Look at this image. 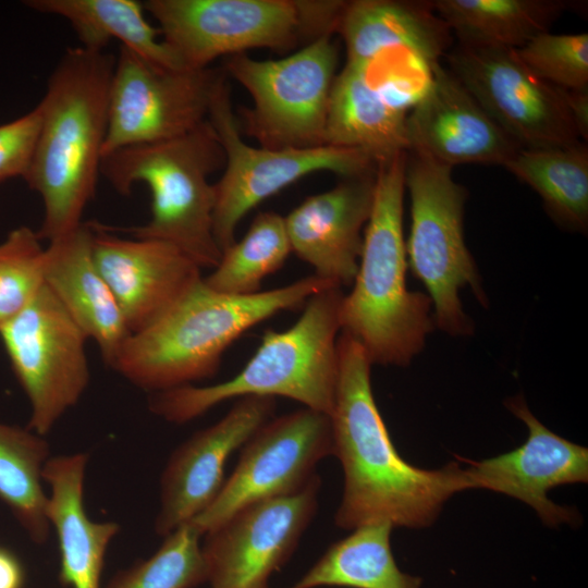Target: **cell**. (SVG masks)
I'll list each match as a JSON object with an SVG mask.
<instances>
[{"label":"cell","mask_w":588,"mask_h":588,"mask_svg":"<svg viewBox=\"0 0 588 588\" xmlns=\"http://www.w3.org/2000/svg\"><path fill=\"white\" fill-rule=\"evenodd\" d=\"M93 225L94 260L131 333L158 319L199 280L200 267L175 246L154 238H123Z\"/></svg>","instance_id":"cell-19"},{"label":"cell","mask_w":588,"mask_h":588,"mask_svg":"<svg viewBox=\"0 0 588 588\" xmlns=\"http://www.w3.org/2000/svg\"><path fill=\"white\" fill-rule=\"evenodd\" d=\"M343 296L339 286L311 295L293 326L265 332L254 355L234 377L215 384H188L152 393L149 409L180 425L229 400L281 396L330 416L339 378L338 333Z\"/></svg>","instance_id":"cell-5"},{"label":"cell","mask_w":588,"mask_h":588,"mask_svg":"<svg viewBox=\"0 0 588 588\" xmlns=\"http://www.w3.org/2000/svg\"><path fill=\"white\" fill-rule=\"evenodd\" d=\"M333 283L308 275L252 295L209 289L203 278L172 307L124 342L111 368L133 385L158 393L212 378L226 348L275 314L304 306Z\"/></svg>","instance_id":"cell-3"},{"label":"cell","mask_w":588,"mask_h":588,"mask_svg":"<svg viewBox=\"0 0 588 588\" xmlns=\"http://www.w3.org/2000/svg\"><path fill=\"white\" fill-rule=\"evenodd\" d=\"M506 408L527 429L526 441L497 456L474 461L456 455L473 489H485L516 499L531 507L549 527L575 526L579 515L572 506L556 504L550 490L588 481V450L548 429L528 408L522 395L507 399Z\"/></svg>","instance_id":"cell-16"},{"label":"cell","mask_w":588,"mask_h":588,"mask_svg":"<svg viewBox=\"0 0 588 588\" xmlns=\"http://www.w3.org/2000/svg\"><path fill=\"white\" fill-rule=\"evenodd\" d=\"M28 8L66 20L82 47L105 51L117 39L145 60L169 69H184L173 52L159 40L145 19L143 2L135 0H28ZM187 70V69H186Z\"/></svg>","instance_id":"cell-25"},{"label":"cell","mask_w":588,"mask_h":588,"mask_svg":"<svg viewBox=\"0 0 588 588\" xmlns=\"http://www.w3.org/2000/svg\"><path fill=\"white\" fill-rule=\"evenodd\" d=\"M393 529L370 524L351 530L286 588H421V578L403 572L394 559Z\"/></svg>","instance_id":"cell-27"},{"label":"cell","mask_w":588,"mask_h":588,"mask_svg":"<svg viewBox=\"0 0 588 588\" xmlns=\"http://www.w3.org/2000/svg\"><path fill=\"white\" fill-rule=\"evenodd\" d=\"M275 399L235 400L215 424L195 432L170 455L160 477L155 532L164 538L204 512L224 483L231 455L273 417Z\"/></svg>","instance_id":"cell-17"},{"label":"cell","mask_w":588,"mask_h":588,"mask_svg":"<svg viewBox=\"0 0 588 588\" xmlns=\"http://www.w3.org/2000/svg\"><path fill=\"white\" fill-rule=\"evenodd\" d=\"M45 250L36 231L16 228L0 243V324L22 310L45 284Z\"/></svg>","instance_id":"cell-32"},{"label":"cell","mask_w":588,"mask_h":588,"mask_svg":"<svg viewBox=\"0 0 588 588\" xmlns=\"http://www.w3.org/2000/svg\"><path fill=\"white\" fill-rule=\"evenodd\" d=\"M41 127L37 105L26 114L0 125V183L25 177L33 162Z\"/></svg>","instance_id":"cell-35"},{"label":"cell","mask_w":588,"mask_h":588,"mask_svg":"<svg viewBox=\"0 0 588 588\" xmlns=\"http://www.w3.org/2000/svg\"><path fill=\"white\" fill-rule=\"evenodd\" d=\"M565 99L579 138L586 142L588 138V89L565 90Z\"/></svg>","instance_id":"cell-37"},{"label":"cell","mask_w":588,"mask_h":588,"mask_svg":"<svg viewBox=\"0 0 588 588\" xmlns=\"http://www.w3.org/2000/svg\"><path fill=\"white\" fill-rule=\"evenodd\" d=\"M375 176L376 172L345 177L332 189L307 197L284 217L292 252L314 268V274L341 289L353 284L358 270Z\"/></svg>","instance_id":"cell-20"},{"label":"cell","mask_w":588,"mask_h":588,"mask_svg":"<svg viewBox=\"0 0 588 588\" xmlns=\"http://www.w3.org/2000/svg\"><path fill=\"white\" fill-rule=\"evenodd\" d=\"M449 166L407 152L405 187L411 197V231L405 242L407 267L431 299L434 327L452 336H467L474 323L460 292L469 287L483 306L489 299L464 238L467 191Z\"/></svg>","instance_id":"cell-8"},{"label":"cell","mask_w":588,"mask_h":588,"mask_svg":"<svg viewBox=\"0 0 588 588\" xmlns=\"http://www.w3.org/2000/svg\"><path fill=\"white\" fill-rule=\"evenodd\" d=\"M115 57L69 48L51 72L38 106L41 127L24 177L44 204L37 232L51 242L78 228L100 175Z\"/></svg>","instance_id":"cell-2"},{"label":"cell","mask_w":588,"mask_h":588,"mask_svg":"<svg viewBox=\"0 0 588 588\" xmlns=\"http://www.w3.org/2000/svg\"><path fill=\"white\" fill-rule=\"evenodd\" d=\"M48 441L27 427L0 422V500L32 541L42 544L51 526L42 470L50 458Z\"/></svg>","instance_id":"cell-29"},{"label":"cell","mask_w":588,"mask_h":588,"mask_svg":"<svg viewBox=\"0 0 588 588\" xmlns=\"http://www.w3.org/2000/svg\"><path fill=\"white\" fill-rule=\"evenodd\" d=\"M87 453L50 457L42 470L49 486L47 518L58 538L59 580L70 588H101L106 552L119 534L115 522L93 520L85 509Z\"/></svg>","instance_id":"cell-22"},{"label":"cell","mask_w":588,"mask_h":588,"mask_svg":"<svg viewBox=\"0 0 588 588\" xmlns=\"http://www.w3.org/2000/svg\"><path fill=\"white\" fill-rule=\"evenodd\" d=\"M203 536L185 524L163 538L149 558L118 572L106 588H196L206 583Z\"/></svg>","instance_id":"cell-31"},{"label":"cell","mask_w":588,"mask_h":588,"mask_svg":"<svg viewBox=\"0 0 588 588\" xmlns=\"http://www.w3.org/2000/svg\"><path fill=\"white\" fill-rule=\"evenodd\" d=\"M336 32L345 42L346 63L354 65L399 47L436 64L449 52L453 39L431 1H346Z\"/></svg>","instance_id":"cell-23"},{"label":"cell","mask_w":588,"mask_h":588,"mask_svg":"<svg viewBox=\"0 0 588 588\" xmlns=\"http://www.w3.org/2000/svg\"><path fill=\"white\" fill-rule=\"evenodd\" d=\"M346 1L147 0L162 41L187 70H204L221 56L268 48L287 50L331 35Z\"/></svg>","instance_id":"cell-7"},{"label":"cell","mask_w":588,"mask_h":588,"mask_svg":"<svg viewBox=\"0 0 588 588\" xmlns=\"http://www.w3.org/2000/svg\"><path fill=\"white\" fill-rule=\"evenodd\" d=\"M25 569L19 556L0 546V588H24Z\"/></svg>","instance_id":"cell-36"},{"label":"cell","mask_w":588,"mask_h":588,"mask_svg":"<svg viewBox=\"0 0 588 588\" xmlns=\"http://www.w3.org/2000/svg\"><path fill=\"white\" fill-rule=\"evenodd\" d=\"M215 501L191 524L201 536L250 503L298 491L333 455L330 416L303 407L271 417L240 449Z\"/></svg>","instance_id":"cell-14"},{"label":"cell","mask_w":588,"mask_h":588,"mask_svg":"<svg viewBox=\"0 0 588 588\" xmlns=\"http://www.w3.org/2000/svg\"><path fill=\"white\" fill-rule=\"evenodd\" d=\"M541 197L549 216L563 228L588 226V148L519 149L504 166Z\"/></svg>","instance_id":"cell-28"},{"label":"cell","mask_w":588,"mask_h":588,"mask_svg":"<svg viewBox=\"0 0 588 588\" xmlns=\"http://www.w3.org/2000/svg\"><path fill=\"white\" fill-rule=\"evenodd\" d=\"M338 49L323 35L278 60L229 56L225 69L253 98L243 109L244 131L267 149L326 145L324 130Z\"/></svg>","instance_id":"cell-9"},{"label":"cell","mask_w":588,"mask_h":588,"mask_svg":"<svg viewBox=\"0 0 588 588\" xmlns=\"http://www.w3.org/2000/svg\"><path fill=\"white\" fill-rule=\"evenodd\" d=\"M431 4L460 45L509 49L549 32L571 5L561 0H436Z\"/></svg>","instance_id":"cell-26"},{"label":"cell","mask_w":588,"mask_h":588,"mask_svg":"<svg viewBox=\"0 0 588 588\" xmlns=\"http://www.w3.org/2000/svg\"><path fill=\"white\" fill-rule=\"evenodd\" d=\"M540 78L564 90L588 89V34L544 32L516 49Z\"/></svg>","instance_id":"cell-34"},{"label":"cell","mask_w":588,"mask_h":588,"mask_svg":"<svg viewBox=\"0 0 588 588\" xmlns=\"http://www.w3.org/2000/svg\"><path fill=\"white\" fill-rule=\"evenodd\" d=\"M44 278L47 287L86 338L95 341L111 367L131 331L94 260L91 223H82L49 242Z\"/></svg>","instance_id":"cell-21"},{"label":"cell","mask_w":588,"mask_h":588,"mask_svg":"<svg viewBox=\"0 0 588 588\" xmlns=\"http://www.w3.org/2000/svg\"><path fill=\"white\" fill-rule=\"evenodd\" d=\"M223 162V149L207 120L182 136L124 147L105 156L100 175L126 196L136 183L148 186L150 219L125 229L132 237L169 243L200 269H215L222 252L213 234L216 195L208 176Z\"/></svg>","instance_id":"cell-6"},{"label":"cell","mask_w":588,"mask_h":588,"mask_svg":"<svg viewBox=\"0 0 588 588\" xmlns=\"http://www.w3.org/2000/svg\"><path fill=\"white\" fill-rule=\"evenodd\" d=\"M208 121L224 152V172L213 184V234L221 252L235 242L236 226L249 210L301 177L317 171L355 177L377 169L369 155L354 148L322 145L267 149L246 144L223 76L215 88Z\"/></svg>","instance_id":"cell-10"},{"label":"cell","mask_w":588,"mask_h":588,"mask_svg":"<svg viewBox=\"0 0 588 588\" xmlns=\"http://www.w3.org/2000/svg\"><path fill=\"white\" fill-rule=\"evenodd\" d=\"M406 154L377 164L358 270L340 308L342 332L360 344L371 365L407 366L434 328L431 299L406 285Z\"/></svg>","instance_id":"cell-4"},{"label":"cell","mask_w":588,"mask_h":588,"mask_svg":"<svg viewBox=\"0 0 588 588\" xmlns=\"http://www.w3.org/2000/svg\"><path fill=\"white\" fill-rule=\"evenodd\" d=\"M348 65L355 68L387 103L404 111L411 110L427 93L434 66L402 47L381 50L360 64Z\"/></svg>","instance_id":"cell-33"},{"label":"cell","mask_w":588,"mask_h":588,"mask_svg":"<svg viewBox=\"0 0 588 588\" xmlns=\"http://www.w3.org/2000/svg\"><path fill=\"white\" fill-rule=\"evenodd\" d=\"M0 336L29 403L26 427L45 437L89 383L87 338L46 284L0 324Z\"/></svg>","instance_id":"cell-11"},{"label":"cell","mask_w":588,"mask_h":588,"mask_svg":"<svg viewBox=\"0 0 588 588\" xmlns=\"http://www.w3.org/2000/svg\"><path fill=\"white\" fill-rule=\"evenodd\" d=\"M320 489L317 474L298 491L245 505L206 532L201 554L209 587L270 588L314 519Z\"/></svg>","instance_id":"cell-15"},{"label":"cell","mask_w":588,"mask_h":588,"mask_svg":"<svg viewBox=\"0 0 588 588\" xmlns=\"http://www.w3.org/2000/svg\"><path fill=\"white\" fill-rule=\"evenodd\" d=\"M291 252L284 217L260 212L244 237L222 252L217 267L203 280L222 294L252 295L260 292L262 280L280 269Z\"/></svg>","instance_id":"cell-30"},{"label":"cell","mask_w":588,"mask_h":588,"mask_svg":"<svg viewBox=\"0 0 588 588\" xmlns=\"http://www.w3.org/2000/svg\"><path fill=\"white\" fill-rule=\"evenodd\" d=\"M338 355L339 378L330 419L333 455L343 470V492L335 525L350 531L370 524L429 527L453 495L473 489L464 467L452 461L441 468L425 469L405 461L376 404L366 352L342 332Z\"/></svg>","instance_id":"cell-1"},{"label":"cell","mask_w":588,"mask_h":588,"mask_svg":"<svg viewBox=\"0 0 588 588\" xmlns=\"http://www.w3.org/2000/svg\"><path fill=\"white\" fill-rule=\"evenodd\" d=\"M406 117L407 111L387 103L345 64L332 84L324 142L363 150L378 164L408 151Z\"/></svg>","instance_id":"cell-24"},{"label":"cell","mask_w":588,"mask_h":588,"mask_svg":"<svg viewBox=\"0 0 588 588\" xmlns=\"http://www.w3.org/2000/svg\"><path fill=\"white\" fill-rule=\"evenodd\" d=\"M222 75L169 69L120 48L109 89L102 158L118 149L182 136L208 120Z\"/></svg>","instance_id":"cell-12"},{"label":"cell","mask_w":588,"mask_h":588,"mask_svg":"<svg viewBox=\"0 0 588 588\" xmlns=\"http://www.w3.org/2000/svg\"><path fill=\"white\" fill-rule=\"evenodd\" d=\"M408 151L453 168L504 166L522 149L441 62L431 85L406 117Z\"/></svg>","instance_id":"cell-18"},{"label":"cell","mask_w":588,"mask_h":588,"mask_svg":"<svg viewBox=\"0 0 588 588\" xmlns=\"http://www.w3.org/2000/svg\"><path fill=\"white\" fill-rule=\"evenodd\" d=\"M445 57L446 68L520 148L584 143L569 114L565 90L536 75L516 49L458 45Z\"/></svg>","instance_id":"cell-13"}]
</instances>
